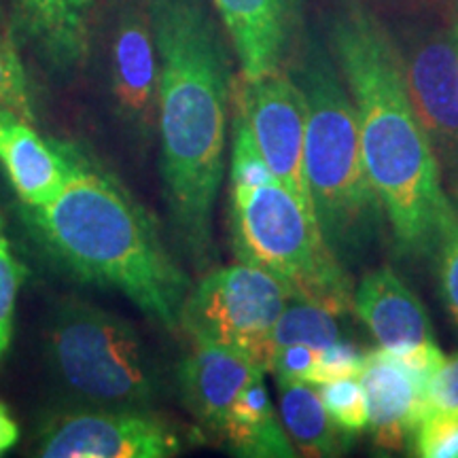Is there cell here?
I'll list each match as a JSON object with an SVG mask.
<instances>
[{
  "mask_svg": "<svg viewBox=\"0 0 458 458\" xmlns=\"http://www.w3.org/2000/svg\"><path fill=\"white\" fill-rule=\"evenodd\" d=\"M159 57V172L172 238L193 270L213 263L232 64L204 0H148Z\"/></svg>",
  "mask_w": 458,
  "mask_h": 458,
  "instance_id": "6da1fadb",
  "label": "cell"
},
{
  "mask_svg": "<svg viewBox=\"0 0 458 458\" xmlns=\"http://www.w3.org/2000/svg\"><path fill=\"white\" fill-rule=\"evenodd\" d=\"M327 34L394 250L403 259H435L456 202L445 191L431 142L411 106L399 45L359 0L334 11Z\"/></svg>",
  "mask_w": 458,
  "mask_h": 458,
  "instance_id": "7a4b0ae2",
  "label": "cell"
},
{
  "mask_svg": "<svg viewBox=\"0 0 458 458\" xmlns=\"http://www.w3.org/2000/svg\"><path fill=\"white\" fill-rule=\"evenodd\" d=\"M71 170L43 206H21L28 232L81 283L123 293L168 331L179 329L191 278L164 242L157 221L106 168L66 142Z\"/></svg>",
  "mask_w": 458,
  "mask_h": 458,
  "instance_id": "3957f363",
  "label": "cell"
},
{
  "mask_svg": "<svg viewBox=\"0 0 458 458\" xmlns=\"http://www.w3.org/2000/svg\"><path fill=\"white\" fill-rule=\"evenodd\" d=\"M293 79L308 108L306 176L314 216L348 267L368 255L386 221L363 159L352 98L334 55L318 41L303 49Z\"/></svg>",
  "mask_w": 458,
  "mask_h": 458,
  "instance_id": "277c9868",
  "label": "cell"
},
{
  "mask_svg": "<svg viewBox=\"0 0 458 458\" xmlns=\"http://www.w3.org/2000/svg\"><path fill=\"white\" fill-rule=\"evenodd\" d=\"M229 233L238 261L276 274L295 295L346 314L352 284L325 242L317 216L283 182L229 187Z\"/></svg>",
  "mask_w": 458,
  "mask_h": 458,
  "instance_id": "5b68a950",
  "label": "cell"
},
{
  "mask_svg": "<svg viewBox=\"0 0 458 458\" xmlns=\"http://www.w3.org/2000/svg\"><path fill=\"white\" fill-rule=\"evenodd\" d=\"M45 337L57 382L88 405L147 410L156 397L151 360L130 320L68 301L54 314Z\"/></svg>",
  "mask_w": 458,
  "mask_h": 458,
  "instance_id": "8992f818",
  "label": "cell"
},
{
  "mask_svg": "<svg viewBox=\"0 0 458 458\" xmlns=\"http://www.w3.org/2000/svg\"><path fill=\"white\" fill-rule=\"evenodd\" d=\"M293 295L289 283L249 263L213 267L185 297L179 329L196 342L242 352L270 371L274 327Z\"/></svg>",
  "mask_w": 458,
  "mask_h": 458,
  "instance_id": "52a82bcc",
  "label": "cell"
},
{
  "mask_svg": "<svg viewBox=\"0 0 458 458\" xmlns=\"http://www.w3.org/2000/svg\"><path fill=\"white\" fill-rule=\"evenodd\" d=\"M181 445V435L147 410L88 405L49 418L38 435L37 456L165 458Z\"/></svg>",
  "mask_w": 458,
  "mask_h": 458,
  "instance_id": "ba28073f",
  "label": "cell"
},
{
  "mask_svg": "<svg viewBox=\"0 0 458 458\" xmlns=\"http://www.w3.org/2000/svg\"><path fill=\"white\" fill-rule=\"evenodd\" d=\"M236 108L244 114L274 179L312 210L306 176L308 108L293 74L283 68L238 85ZM314 213V210H312Z\"/></svg>",
  "mask_w": 458,
  "mask_h": 458,
  "instance_id": "9c48e42d",
  "label": "cell"
},
{
  "mask_svg": "<svg viewBox=\"0 0 458 458\" xmlns=\"http://www.w3.org/2000/svg\"><path fill=\"white\" fill-rule=\"evenodd\" d=\"M401 51L411 106L458 198V45L454 30H422Z\"/></svg>",
  "mask_w": 458,
  "mask_h": 458,
  "instance_id": "30bf717a",
  "label": "cell"
},
{
  "mask_svg": "<svg viewBox=\"0 0 458 458\" xmlns=\"http://www.w3.org/2000/svg\"><path fill=\"white\" fill-rule=\"evenodd\" d=\"M108 88L117 117L139 142L157 130L159 57L148 4H123L108 41Z\"/></svg>",
  "mask_w": 458,
  "mask_h": 458,
  "instance_id": "8fae6325",
  "label": "cell"
},
{
  "mask_svg": "<svg viewBox=\"0 0 458 458\" xmlns=\"http://www.w3.org/2000/svg\"><path fill=\"white\" fill-rule=\"evenodd\" d=\"M259 371L266 369L242 352L191 340V351L182 357L176 371L182 405L206 433L219 437L233 401Z\"/></svg>",
  "mask_w": 458,
  "mask_h": 458,
  "instance_id": "7c38bea8",
  "label": "cell"
},
{
  "mask_svg": "<svg viewBox=\"0 0 458 458\" xmlns=\"http://www.w3.org/2000/svg\"><path fill=\"white\" fill-rule=\"evenodd\" d=\"M352 310L374 335L377 348L393 357L435 342L425 306L391 267L363 274L354 286Z\"/></svg>",
  "mask_w": 458,
  "mask_h": 458,
  "instance_id": "4fadbf2b",
  "label": "cell"
},
{
  "mask_svg": "<svg viewBox=\"0 0 458 458\" xmlns=\"http://www.w3.org/2000/svg\"><path fill=\"white\" fill-rule=\"evenodd\" d=\"M0 168L21 206H43L64 185L71 159L66 142L45 140L32 122L0 108Z\"/></svg>",
  "mask_w": 458,
  "mask_h": 458,
  "instance_id": "5bb4252c",
  "label": "cell"
},
{
  "mask_svg": "<svg viewBox=\"0 0 458 458\" xmlns=\"http://www.w3.org/2000/svg\"><path fill=\"white\" fill-rule=\"evenodd\" d=\"M244 79L283 68L293 32V0H213Z\"/></svg>",
  "mask_w": 458,
  "mask_h": 458,
  "instance_id": "9a60e30c",
  "label": "cell"
},
{
  "mask_svg": "<svg viewBox=\"0 0 458 458\" xmlns=\"http://www.w3.org/2000/svg\"><path fill=\"white\" fill-rule=\"evenodd\" d=\"M368 394L369 427L377 448L401 450L431 405L405 368L380 348L365 354L359 376Z\"/></svg>",
  "mask_w": 458,
  "mask_h": 458,
  "instance_id": "2e32d148",
  "label": "cell"
},
{
  "mask_svg": "<svg viewBox=\"0 0 458 458\" xmlns=\"http://www.w3.org/2000/svg\"><path fill=\"white\" fill-rule=\"evenodd\" d=\"M263 377L266 371L255 374L233 401L219 439L238 456L293 458L295 445L274 411Z\"/></svg>",
  "mask_w": 458,
  "mask_h": 458,
  "instance_id": "e0dca14e",
  "label": "cell"
},
{
  "mask_svg": "<svg viewBox=\"0 0 458 458\" xmlns=\"http://www.w3.org/2000/svg\"><path fill=\"white\" fill-rule=\"evenodd\" d=\"M26 37L55 71H71L85 54V11L79 0H11Z\"/></svg>",
  "mask_w": 458,
  "mask_h": 458,
  "instance_id": "ac0fdd59",
  "label": "cell"
},
{
  "mask_svg": "<svg viewBox=\"0 0 458 458\" xmlns=\"http://www.w3.org/2000/svg\"><path fill=\"white\" fill-rule=\"evenodd\" d=\"M280 420L295 450L306 456H337L346 450L348 437L325 410L318 386L310 382H276Z\"/></svg>",
  "mask_w": 458,
  "mask_h": 458,
  "instance_id": "d6986e66",
  "label": "cell"
},
{
  "mask_svg": "<svg viewBox=\"0 0 458 458\" xmlns=\"http://www.w3.org/2000/svg\"><path fill=\"white\" fill-rule=\"evenodd\" d=\"M340 314L320 306V303L293 295L280 312L276 327L272 334V354L276 348L291 346V344H306V346L323 348L342 340V329L337 325Z\"/></svg>",
  "mask_w": 458,
  "mask_h": 458,
  "instance_id": "ffe728a7",
  "label": "cell"
},
{
  "mask_svg": "<svg viewBox=\"0 0 458 458\" xmlns=\"http://www.w3.org/2000/svg\"><path fill=\"white\" fill-rule=\"evenodd\" d=\"M318 394L323 399L325 410L329 411L331 420L346 437L363 433L369 427L368 394H365L359 377H346V380L320 385Z\"/></svg>",
  "mask_w": 458,
  "mask_h": 458,
  "instance_id": "44dd1931",
  "label": "cell"
},
{
  "mask_svg": "<svg viewBox=\"0 0 458 458\" xmlns=\"http://www.w3.org/2000/svg\"><path fill=\"white\" fill-rule=\"evenodd\" d=\"M276 181L272 170L267 168L259 147H257L253 131L244 114L236 108L233 114V145H232V168H229V187L250 189Z\"/></svg>",
  "mask_w": 458,
  "mask_h": 458,
  "instance_id": "7402d4cb",
  "label": "cell"
},
{
  "mask_svg": "<svg viewBox=\"0 0 458 458\" xmlns=\"http://www.w3.org/2000/svg\"><path fill=\"white\" fill-rule=\"evenodd\" d=\"M28 276L26 267L17 259L7 236L3 216H0V363L11 346L17 295Z\"/></svg>",
  "mask_w": 458,
  "mask_h": 458,
  "instance_id": "603a6c76",
  "label": "cell"
},
{
  "mask_svg": "<svg viewBox=\"0 0 458 458\" xmlns=\"http://www.w3.org/2000/svg\"><path fill=\"white\" fill-rule=\"evenodd\" d=\"M411 437H414L416 456L458 458V414L428 408Z\"/></svg>",
  "mask_w": 458,
  "mask_h": 458,
  "instance_id": "cb8c5ba5",
  "label": "cell"
},
{
  "mask_svg": "<svg viewBox=\"0 0 458 458\" xmlns=\"http://www.w3.org/2000/svg\"><path fill=\"white\" fill-rule=\"evenodd\" d=\"M0 108L21 114L32 123L37 122L24 66H21L13 45L3 41V38H0Z\"/></svg>",
  "mask_w": 458,
  "mask_h": 458,
  "instance_id": "d4e9b609",
  "label": "cell"
},
{
  "mask_svg": "<svg viewBox=\"0 0 458 458\" xmlns=\"http://www.w3.org/2000/svg\"><path fill=\"white\" fill-rule=\"evenodd\" d=\"M365 368V354L357 351L351 342L337 340L331 346L318 351L317 365L310 385H327V382L346 380V377H359Z\"/></svg>",
  "mask_w": 458,
  "mask_h": 458,
  "instance_id": "484cf974",
  "label": "cell"
},
{
  "mask_svg": "<svg viewBox=\"0 0 458 458\" xmlns=\"http://www.w3.org/2000/svg\"><path fill=\"white\" fill-rule=\"evenodd\" d=\"M435 259L439 263V284H442L445 310L458 327V202Z\"/></svg>",
  "mask_w": 458,
  "mask_h": 458,
  "instance_id": "4316f807",
  "label": "cell"
},
{
  "mask_svg": "<svg viewBox=\"0 0 458 458\" xmlns=\"http://www.w3.org/2000/svg\"><path fill=\"white\" fill-rule=\"evenodd\" d=\"M317 359V348L306 344H291L274 351L270 371L276 382H312Z\"/></svg>",
  "mask_w": 458,
  "mask_h": 458,
  "instance_id": "83f0119b",
  "label": "cell"
},
{
  "mask_svg": "<svg viewBox=\"0 0 458 458\" xmlns=\"http://www.w3.org/2000/svg\"><path fill=\"white\" fill-rule=\"evenodd\" d=\"M425 399L433 410L458 414V354L445 357L427 382Z\"/></svg>",
  "mask_w": 458,
  "mask_h": 458,
  "instance_id": "f1b7e54d",
  "label": "cell"
},
{
  "mask_svg": "<svg viewBox=\"0 0 458 458\" xmlns=\"http://www.w3.org/2000/svg\"><path fill=\"white\" fill-rule=\"evenodd\" d=\"M17 439H20V427H17V422L11 418L9 410L0 403V454H4V452L13 448Z\"/></svg>",
  "mask_w": 458,
  "mask_h": 458,
  "instance_id": "f546056e",
  "label": "cell"
},
{
  "mask_svg": "<svg viewBox=\"0 0 458 458\" xmlns=\"http://www.w3.org/2000/svg\"><path fill=\"white\" fill-rule=\"evenodd\" d=\"M79 4H81V7H83L85 11H88V7L91 4V0H79Z\"/></svg>",
  "mask_w": 458,
  "mask_h": 458,
  "instance_id": "4dcf8cb0",
  "label": "cell"
},
{
  "mask_svg": "<svg viewBox=\"0 0 458 458\" xmlns=\"http://www.w3.org/2000/svg\"><path fill=\"white\" fill-rule=\"evenodd\" d=\"M452 30H454V38H456V45H458V20L454 21V26H452Z\"/></svg>",
  "mask_w": 458,
  "mask_h": 458,
  "instance_id": "1f68e13d",
  "label": "cell"
}]
</instances>
